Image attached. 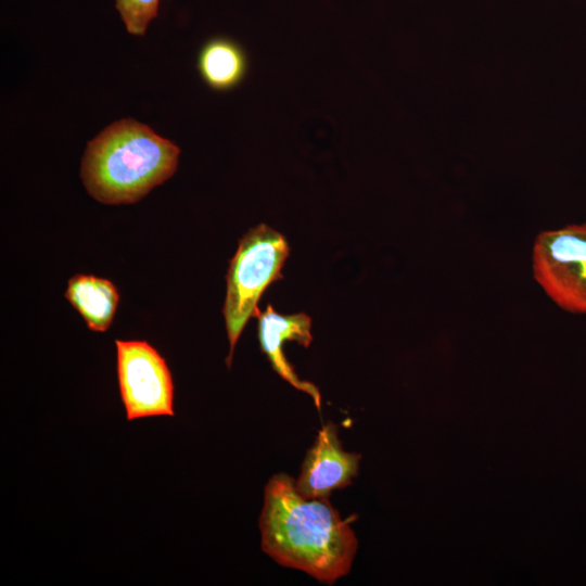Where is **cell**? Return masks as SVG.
I'll return each instance as SVG.
<instances>
[{
    "mask_svg": "<svg viewBox=\"0 0 586 586\" xmlns=\"http://www.w3.org/2000/svg\"><path fill=\"white\" fill-rule=\"evenodd\" d=\"M262 548L279 564L332 584L352 566L357 539L328 498H307L284 473L265 487L259 518Z\"/></svg>",
    "mask_w": 586,
    "mask_h": 586,
    "instance_id": "cell-1",
    "label": "cell"
},
{
    "mask_svg": "<svg viewBox=\"0 0 586 586\" xmlns=\"http://www.w3.org/2000/svg\"><path fill=\"white\" fill-rule=\"evenodd\" d=\"M180 149L149 126L122 118L88 142L81 180L103 204H131L169 179L178 167Z\"/></svg>",
    "mask_w": 586,
    "mask_h": 586,
    "instance_id": "cell-2",
    "label": "cell"
},
{
    "mask_svg": "<svg viewBox=\"0 0 586 586\" xmlns=\"http://www.w3.org/2000/svg\"><path fill=\"white\" fill-rule=\"evenodd\" d=\"M289 253L286 239L265 224L250 229L239 241L226 276L222 307L230 345L226 359L229 368L246 322L260 313L257 306L260 296L272 282L283 278L281 269Z\"/></svg>",
    "mask_w": 586,
    "mask_h": 586,
    "instance_id": "cell-3",
    "label": "cell"
},
{
    "mask_svg": "<svg viewBox=\"0 0 586 586\" xmlns=\"http://www.w3.org/2000/svg\"><path fill=\"white\" fill-rule=\"evenodd\" d=\"M532 266L534 279L556 305L586 314V222L540 232Z\"/></svg>",
    "mask_w": 586,
    "mask_h": 586,
    "instance_id": "cell-4",
    "label": "cell"
},
{
    "mask_svg": "<svg viewBox=\"0 0 586 586\" xmlns=\"http://www.w3.org/2000/svg\"><path fill=\"white\" fill-rule=\"evenodd\" d=\"M116 372L127 421L174 417L175 385L166 359L146 341L116 340Z\"/></svg>",
    "mask_w": 586,
    "mask_h": 586,
    "instance_id": "cell-5",
    "label": "cell"
},
{
    "mask_svg": "<svg viewBox=\"0 0 586 586\" xmlns=\"http://www.w3.org/2000/svg\"><path fill=\"white\" fill-rule=\"evenodd\" d=\"M360 457L342 448L335 424H324L306 454L295 481L296 489L307 498H328L333 491L352 483L358 473Z\"/></svg>",
    "mask_w": 586,
    "mask_h": 586,
    "instance_id": "cell-6",
    "label": "cell"
},
{
    "mask_svg": "<svg viewBox=\"0 0 586 586\" xmlns=\"http://www.w3.org/2000/svg\"><path fill=\"white\" fill-rule=\"evenodd\" d=\"M258 320V340L263 353L272 369L296 390L309 395L315 406L320 409L321 395L316 385L301 380L286 360L282 347L285 341H295L308 347L313 341L311 319L304 313L280 315L271 305L256 317Z\"/></svg>",
    "mask_w": 586,
    "mask_h": 586,
    "instance_id": "cell-7",
    "label": "cell"
},
{
    "mask_svg": "<svg viewBox=\"0 0 586 586\" xmlns=\"http://www.w3.org/2000/svg\"><path fill=\"white\" fill-rule=\"evenodd\" d=\"M247 69L246 52L231 38H211L199 51L198 71L213 90L234 89L244 80Z\"/></svg>",
    "mask_w": 586,
    "mask_h": 586,
    "instance_id": "cell-8",
    "label": "cell"
},
{
    "mask_svg": "<svg viewBox=\"0 0 586 586\" xmlns=\"http://www.w3.org/2000/svg\"><path fill=\"white\" fill-rule=\"evenodd\" d=\"M65 297L80 314L91 331L104 332L113 321L119 294L106 279L75 275L68 280Z\"/></svg>",
    "mask_w": 586,
    "mask_h": 586,
    "instance_id": "cell-9",
    "label": "cell"
},
{
    "mask_svg": "<svg viewBox=\"0 0 586 586\" xmlns=\"http://www.w3.org/2000/svg\"><path fill=\"white\" fill-rule=\"evenodd\" d=\"M158 5L160 0H115L126 30L133 36L145 34L148 25L158 13Z\"/></svg>",
    "mask_w": 586,
    "mask_h": 586,
    "instance_id": "cell-10",
    "label": "cell"
}]
</instances>
